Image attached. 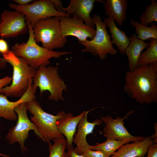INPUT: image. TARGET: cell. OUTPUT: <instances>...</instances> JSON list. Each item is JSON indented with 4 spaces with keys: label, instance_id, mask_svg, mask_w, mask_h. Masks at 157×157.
<instances>
[{
    "label": "cell",
    "instance_id": "8",
    "mask_svg": "<svg viewBox=\"0 0 157 157\" xmlns=\"http://www.w3.org/2000/svg\"><path fill=\"white\" fill-rule=\"evenodd\" d=\"M26 103H21L16 107L15 111L17 116L16 124L10 128L6 136L10 144L16 142L19 144L22 152L28 151L25 142L29 135V131L33 130L36 135L45 142L38 128L28 118L27 114Z\"/></svg>",
    "mask_w": 157,
    "mask_h": 157
},
{
    "label": "cell",
    "instance_id": "32",
    "mask_svg": "<svg viewBox=\"0 0 157 157\" xmlns=\"http://www.w3.org/2000/svg\"><path fill=\"white\" fill-rule=\"evenodd\" d=\"M14 1L18 4V5L24 6L27 5L31 2L33 1L32 0H13Z\"/></svg>",
    "mask_w": 157,
    "mask_h": 157
},
{
    "label": "cell",
    "instance_id": "24",
    "mask_svg": "<svg viewBox=\"0 0 157 157\" xmlns=\"http://www.w3.org/2000/svg\"><path fill=\"white\" fill-rule=\"evenodd\" d=\"M150 3L147 6L145 11L139 17L140 24L148 26L153 22H157V1L156 0H151Z\"/></svg>",
    "mask_w": 157,
    "mask_h": 157
},
{
    "label": "cell",
    "instance_id": "12",
    "mask_svg": "<svg viewBox=\"0 0 157 157\" xmlns=\"http://www.w3.org/2000/svg\"><path fill=\"white\" fill-rule=\"evenodd\" d=\"M96 1L104 3L102 0H71L67 8L63 7V12L69 17L72 15L82 20L87 25L94 28L90 14Z\"/></svg>",
    "mask_w": 157,
    "mask_h": 157
},
{
    "label": "cell",
    "instance_id": "11",
    "mask_svg": "<svg viewBox=\"0 0 157 157\" xmlns=\"http://www.w3.org/2000/svg\"><path fill=\"white\" fill-rule=\"evenodd\" d=\"M61 35L63 38L71 36L76 37L79 43L94 37L96 29L74 17H62L60 19Z\"/></svg>",
    "mask_w": 157,
    "mask_h": 157
},
{
    "label": "cell",
    "instance_id": "17",
    "mask_svg": "<svg viewBox=\"0 0 157 157\" xmlns=\"http://www.w3.org/2000/svg\"><path fill=\"white\" fill-rule=\"evenodd\" d=\"M89 112V111H86L85 115L79 121L77 126L76 133L73 138V142L78 147H88L90 144L86 141L87 135L92 133L95 126H100L103 123L101 119H99L94 120L92 122H88L87 115Z\"/></svg>",
    "mask_w": 157,
    "mask_h": 157
},
{
    "label": "cell",
    "instance_id": "9",
    "mask_svg": "<svg viewBox=\"0 0 157 157\" xmlns=\"http://www.w3.org/2000/svg\"><path fill=\"white\" fill-rule=\"evenodd\" d=\"M11 8L19 11L25 16L33 28L40 19L55 17H69L65 13L58 11L51 0H40L24 6L10 3Z\"/></svg>",
    "mask_w": 157,
    "mask_h": 157
},
{
    "label": "cell",
    "instance_id": "25",
    "mask_svg": "<svg viewBox=\"0 0 157 157\" xmlns=\"http://www.w3.org/2000/svg\"><path fill=\"white\" fill-rule=\"evenodd\" d=\"M53 144L51 142L48 143L49 157H67L65 149L67 143L64 137L56 138L53 139Z\"/></svg>",
    "mask_w": 157,
    "mask_h": 157
},
{
    "label": "cell",
    "instance_id": "15",
    "mask_svg": "<svg viewBox=\"0 0 157 157\" xmlns=\"http://www.w3.org/2000/svg\"><path fill=\"white\" fill-rule=\"evenodd\" d=\"M85 111L79 115L74 116L70 112L66 113L65 117L58 119L56 122V128L58 132L64 135L66 138L67 145L66 148H73V139L76 131L78 124L81 119L85 115Z\"/></svg>",
    "mask_w": 157,
    "mask_h": 157
},
{
    "label": "cell",
    "instance_id": "29",
    "mask_svg": "<svg viewBox=\"0 0 157 157\" xmlns=\"http://www.w3.org/2000/svg\"><path fill=\"white\" fill-rule=\"evenodd\" d=\"M12 80V77L8 76L0 79V91L3 88L10 84Z\"/></svg>",
    "mask_w": 157,
    "mask_h": 157
},
{
    "label": "cell",
    "instance_id": "30",
    "mask_svg": "<svg viewBox=\"0 0 157 157\" xmlns=\"http://www.w3.org/2000/svg\"><path fill=\"white\" fill-rule=\"evenodd\" d=\"M55 9L58 12L64 13L63 10V3L61 0H51Z\"/></svg>",
    "mask_w": 157,
    "mask_h": 157
},
{
    "label": "cell",
    "instance_id": "34",
    "mask_svg": "<svg viewBox=\"0 0 157 157\" xmlns=\"http://www.w3.org/2000/svg\"><path fill=\"white\" fill-rule=\"evenodd\" d=\"M0 156L5 157H10L9 156L0 153Z\"/></svg>",
    "mask_w": 157,
    "mask_h": 157
},
{
    "label": "cell",
    "instance_id": "22",
    "mask_svg": "<svg viewBox=\"0 0 157 157\" xmlns=\"http://www.w3.org/2000/svg\"><path fill=\"white\" fill-rule=\"evenodd\" d=\"M130 23L135 29L136 37L139 40L144 41L150 39H157V26L155 24L151 23L150 26H146L133 19H131Z\"/></svg>",
    "mask_w": 157,
    "mask_h": 157
},
{
    "label": "cell",
    "instance_id": "28",
    "mask_svg": "<svg viewBox=\"0 0 157 157\" xmlns=\"http://www.w3.org/2000/svg\"><path fill=\"white\" fill-rule=\"evenodd\" d=\"M9 51L7 42L3 39H0V53L3 55L7 54Z\"/></svg>",
    "mask_w": 157,
    "mask_h": 157
},
{
    "label": "cell",
    "instance_id": "19",
    "mask_svg": "<svg viewBox=\"0 0 157 157\" xmlns=\"http://www.w3.org/2000/svg\"><path fill=\"white\" fill-rule=\"evenodd\" d=\"M129 39L130 42L125 53L129 60L130 71H131L137 67L138 61L141 52L149 47L150 42H145L139 40L134 34L130 35Z\"/></svg>",
    "mask_w": 157,
    "mask_h": 157
},
{
    "label": "cell",
    "instance_id": "2",
    "mask_svg": "<svg viewBox=\"0 0 157 157\" xmlns=\"http://www.w3.org/2000/svg\"><path fill=\"white\" fill-rule=\"evenodd\" d=\"M3 56L0 60L10 64L13 72L11 84L2 88L0 94L7 97L21 98L33 82L36 69L30 66L24 58L16 56L12 51Z\"/></svg>",
    "mask_w": 157,
    "mask_h": 157
},
{
    "label": "cell",
    "instance_id": "33",
    "mask_svg": "<svg viewBox=\"0 0 157 157\" xmlns=\"http://www.w3.org/2000/svg\"><path fill=\"white\" fill-rule=\"evenodd\" d=\"M155 131L156 132L155 133V135H151V136L150 137L151 138H152V139L153 140V139L157 137V131L156 132V131H157V124H156V125H155Z\"/></svg>",
    "mask_w": 157,
    "mask_h": 157
},
{
    "label": "cell",
    "instance_id": "14",
    "mask_svg": "<svg viewBox=\"0 0 157 157\" xmlns=\"http://www.w3.org/2000/svg\"><path fill=\"white\" fill-rule=\"evenodd\" d=\"M35 91L31 83L26 92L17 101H10L6 95L0 94V117L10 121L17 120V116L15 111V108L21 103H27L35 99Z\"/></svg>",
    "mask_w": 157,
    "mask_h": 157
},
{
    "label": "cell",
    "instance_id": "26",
    "mask_svg": "<svg viewBox=\"0 0 157 157\" xmlns=\"http://www.w3.org/2000/svg\"><path fill=\"white\" fill-rule=\"evenodd\" d=\"M89 146L84 147H76L74 148L75 151L77 154L84 157H110L111 156L102 151L92 150L89 148Z\"/></svg>",
    "mask_w": 157,
    "mask_h": 157
},
{
    "label": "cell",
    "instance_id": "10",
    "mask_svg": "<svg viewBox=\"0 0 157 157\" xmlns=\"http://www.w3.org/2000/svg\"><path fill=\"white\" fill-rule=\"evenodd\" d=\"M0 19V36L2 38L15 37L28 30L25 15L17 10H4L1 13Z\"/></svg>",
    "mask_w": 157,
    "mask_h": 157
},
{
    "label": "cell",
    "instance_id": "23",
    "mask_svg": "<svg viewBox=\"0 0 157 157\" xmlns=\"http://www.w3.org/2000/svg\"><path fill=\"white\" fill-rule=\"evenodd\" d=\"M150 44L147 50L140 55L137 66L149 65L157 62V39H150Z\"/></svg>",
    "mask_w": 157,
    "mask_h": 157
},
{
    "label": "cell",
    "instance_id": "4",
    "mask_svg": "<svg viewBox=\"0 0 157 157\" xmlns=\"http://www.w3.org/2000/svg\"><path fill=\"white\" fill-rule=\"evenodd\" d=\"M33 80L34 88L36 90L39 87L41 95L48 90L50 93L48 99L64 101L62 92L67 90V86L59 75L57 66H40L36 69Z\"/></svg>",
    "mask_w": 157,
    "mask_h": 157
},
{
    "label": "cell",
    "instance_id": "13",
    "mask_svg": "<svg viewBox=\"0 0 157 157\" xmlns=\"http://www.w3.org/2000/svg\"><path fill=\"white\" fill-rule=\"evenodd\" d=\"M134 111H128L123 118L118 116L115 119H113L109 115L101 117V119L106 125L104 128L103 132L104 135L107 139L121 140L133 136L124 127V120L133 113Z\"/></svg>",
    "mask_w": 157,
    "mask_h": 157
},
{
    "label": "cell",
    "instance_id": "31",
    "mask_svg": "<svg viewBox=\"0 0 157 157\" xmlns=\"http://www.w3.org/2000/svg\"><path fill=\"white\" fill-rule=\"evenodd\" d=\"M67 153V157H84L83 156L77 154L75 151L74 149L70 148Z\"/></svg>",
    "mask_w": 157,
    "mask_h": 157
},
{
    "label": "cell",
    "instance_id": "3",
    "mask_svg": "<svg viewBox=\"0 0 157 157\" xmlns=\"http://www.w3.org/2000/svg\"><path fill=\"white\" fill-rule=\"evenodd\" d=\"M26 21L29 33L27 41L15 43L12 47L11 51L17 56L24 58L30 66L36 69L41 65H49V60L51 58H58L72 53L49 50L39 46L35 40L33 29L29 22Z\"/></svg>",
    "mask_w": 157,
    "mask_h": 157
},
{
    "label": "cell",
    "instance_id": "21",
    "mask_svg": "<svg viewBox=\"0 0 157 157\" xmlns=\"http://www.w3.org/2000/svg\"><path fill=\"white\" fill-rule=\"evenodd\" d=\"M145 138L142 136H133L121 140L107 139L105 142L102 143H97L94 145H90L89 147L92 150L102 151L111 156L123 145L130 142H133L142 140Z\"/></svg>",
    "mask_w": 157,
    "mask_h": 157
},
{
    "label": "cell",
    "instance_id": "5",
    "mask_svg": "<svg viewBox=\"0 0 157 157\" xmlns=\"http://www.w3.org/2000/svg\"><path fill=\"white\" fill-rule=\"evenodd\" d=\"M27 110L33 115L31 121L38 128L45 142L48 143L53 139L64 137L58 131L56 127L57 120L65 117L64 111L58 112L56 115L45 112L35 99L26 103Z\"/></svg>",
    "mask_w": 157,
    "mask_h": 157
},
{
    "label": "cell",
    "instance_id": "18",
    "mask_svg": "<svg viewBox=\"0 0 157 157\" xmlns=\"http://www.w3.org/2000/svg\"><path fill=\"white\" fill-rule=\"evenodd\" d=\"M105 14L122 26L126 20L128 3L126 0H106L104 1Z\"/></svg>",
    "mask_w": 157,
    "mask_h": 157
},
{
    "label": "cell",
    "instance_id": "1",
    "mask_svg": "<svg viewBox=\"0 0 157 157\" xmlns=\"http://www.w3.org/2000/svg\"><path fill=\"white\" fill-rule=\"evenodd\" d=\"M125 92L140 104L157 102V62L127 71Z\"/></svg>",
    "mask_w": 157,
    "mask_h": 157
},
{
    "label": "cell",
    "instance_id": "35",
    "mask_svg": "<svg viewBox=\"0 0 157 157\" xmlns=\"http://www.w3.org/2000/svg\"><path fill=\"white\" fill-rule=\"evenodd\" d=\"M1 19H0V23H1Z\"/></svg>",
    "mask_w": 157,
    "mask_h": 157
},
{
    "label": "cell",
    "instance_id": "27",
    "mask_svg": "<svg viewBox=\"0 0 157 157\" xmlns=\"http://www.w3.org/2000/svg\"><path fill=\"white\" fill-rule=\"evenodd\" d=\"M147 157H157V144L153 143L149 147Z\"/></svg>",
    "mask_w": 157,
    "mask_h": 157
},
{
    "label": "cell",
    "instance_id": "20",
    "mask_svg": "<svg viewBox=\"0 0 157 157\" xmlns=\"http://www.w3.org/2000/svg\"><path fill=\"white\" fill-rule=\"evenodd\" d=\"M104 20L106 26L110 30L112 43L117 46L118 50L121 54H124L130 42L129 38L126 36L124 31L121 30L117 27L113 18L108 17L104 18Z\"/></svg>",
    "mask_w": 157,
    "mask_h": 157
},
{
    "label": "cell",
    "instance_id": "7",
    "mask_svg": "<svg viewBox=\"0 0 157 157\" xmlns=\"http://www.w3.org/2000/svg\"><path fill=\"white\" fill-rule=\"evenodd\" d=\"M92 18L96 28L95 35L92 40L79 43L85 47L81 51L83 53H90L93 55L98 56L100 60H105L108 54L115 55L117 51L113 46L106 26L102 21L101 16L93 14Z\"/></svg>",
    "mask_w": 157,
    "mask_h": 157
},
{
    "label": "cell",
    "instance_id": "6",
    "mask_svg": "<svg viewBox=\"0 0 157 157\" xmlns=\"http://www.w3.org/2000/svg\"><path fill=\"white\" fill-rule=\"evenodd\" d=\"M60 17H48L39 20L33 28L36 42H40L42 47L50 50L63 47L67 41V37L61 34Z\"/></svg>",
    "mask_w": 157,
    "mask_h": 157
},
{
    "label": "cell",
    "instance_id": "16",
    "mask_svg": "<svg viewBox=\"0 0 157 157\" xmlns=\"http://www.w3.org/2000/svg\"><path fill=\"white\" fill-rule=\"evenodd\" d=\"M153 140L148 136L142 140L122 146L110 157H144Z\"/></svg>",
    "mask_w": 157,
    "mask_h": 157
}]
</instances>
